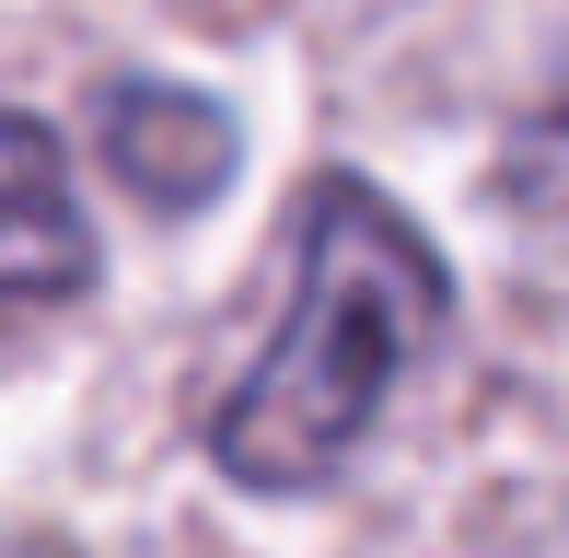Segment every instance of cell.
Listing matches in <instances>:
<instances>
[{
    "mask_svg": "<svg viewBox=\"0 0 569 558\" xmlns=\"http://www.w3.org/2000/svg\"><path fill=\"white\" fill-rule=\"evenodd\" d=\"M430 338H442V257L360 175H326L315 210H302L291 326L268 338V361L210 419L221 477L232 489H315V477H338Z\"/></svg>",
    "mask_w": 569,
    "mask_h": 558,
    "instance_id": "1",
    "label": "cell"
},
{
    "mask_svg": "<svg viewBox=\"0 0 569 558\" xmlns=\"http://www.w3.org/2000/svg\"><path fill=\"white\" fill-rule=\"evenodd\" d=\"M93 140H106L117 187H140L151 210H198L232 175V117L210 93H174V82H117L106 117H93Z\"/></svg>",
    "mask_w": 569,
    "mask_h": 558,
    "instance_id": "3",
    "label": "cell"
},
{
    "mask_svg": "<svg viewBox=\"0 0 569 558\" xmlns=\"http://www.w3.org/2000/svg\"><path fill=\"white\" fill-rule=\"evenodd\" d=\"M93 291V233L70 210V163L36 117H0V302Z\"/></svg>",
    "mask_w": 569,
    "mask_h": 558,
    "instance_id": "2",
    "label": "cell"
}]
</instances>
